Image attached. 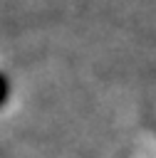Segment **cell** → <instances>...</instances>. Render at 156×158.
I'll return each instance as SVG.
<instances>
[{
  "instance_id": "cell-1",
  "label": "cell",
  "mask_w": 156,
  "mask_h": 158,
  "mask_svg": "<svg viewBox=\"0 0 156 158\" xmlns=\"http://www.w3.org/2000/svg\"><path fill=\"white\" fill-rule=\"evenodd\" d=\"M7 94H10V84H7V77H5V74H0V106L5 104Z\"/></svg>"
}]
</instances>
